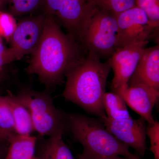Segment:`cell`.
Masks as SVG:
<instances>
[{
  "label": "cell",
  "instance_id": "obj_1",
  "mask_svg": "<svg viewBox=\"0 0 159 159\" xmlns=\"http://www.w3.org/2000/svg\"><path fill=\"white\" fill-rule=\"evenodd\" d=\"M45 13L42 36L26 71L37 75L41 82L51 87L62 82L67 71L83 56L84 49L63 32L56 18Z\"/></svg>",
  "mask_w": 159,
  "mask_h": 159
},
{
  "label": "cell",
  "instance_id": "obj_2",
  "mask_svg": "<svg viewBox=\"0 0 159 159\" xmlns=\"http://www.w3.org/2000/svg\"><path fill=\"white\" fill-rule=\"evenodd\" d=\"M111 69L108 62H102L97 54L88 52L67 71L62 96L102 120L107 116L102 99Z\"/></svg>",
  "mask_w": 159,
  "mask_h": 159
},
{
  "label": "cell",
  "instance_id": "obj_3",
  "mask_svg": "<svg viewBox=\"0 0 159 159\" xmlns=\"http://www.w3.org/2000/svg\"><path fill=\"white\" fill-rule=\"evenodd\" d=\"M66 122L73 140L83 148L80 155L88 157L122 156L141 159L133 154L129 147L111 133L101 120L82 115L67 116Z\"/></svg>",
  "mask_w": 159,
  "mask_h": 159
},
{
  "label": "cell",
  "instance_id": "obj_4",
  "mask_svg": "<svg viewBox=\"0 0 159 159\" xmlns=\"http://www.w3.org/2000/svg\"><path fill=\"white\" fill-rule=\"evenodd\" d=\"M80 44L100 58L110 57L119 48L116 16L90 1L81 30Z\"/></svg>",
  "mask_w": 159,
  "mask_h": 159
},
{
  "label": "cell",
  "instance_id": "obj_5",
  "mask_svg": "<svg viewBox=\"0 0 159 159\" xmlns=\"http://www.w3.org/2000/svg\"><path fill=\"white\" fill-rule=\"evenodd\" d=\"M16 97L28 109L34 130L40 135L51 137L65 128L67 116L55 107L47 92L26 89Z\"/></svg>",
  "mask_w": 159,
  "mask_h": 159
},
{
  "label": "cell",
  "instance_id": "obj_6",
  "mask_svg": "<svg viewBox=\"0 0 159 159\" xmlns=\"http://www.w3.org/2000/svg\"><path fill=\"white\" fill-rule=\"evenodd\" d=\"M119 47L148 42L159 29L136 6L117 15Z\"/></svg>",
  "mask_w": 159,
  "mask_h": 159
},
{
  "label": "cell",
  "instance_id": "obj_7",
  "mask_svg": "<svg viewBox=\"0 0 159 159\" xmlns=\"http://www.w3.org/2000/svg\"><path fill=\"white\" fill-rule=\"evenodd\" d=\"M148 42L119 47L111 55L108 63L114 74L111 84L113 92L119 94L127 88L129 80L136 68Z\"/></svg>",
  "mask_w": 159,
  "mask_h": 159
},
{
  "label": "cell",
  "instance_id": "obj_8",
  "mask_svg": "<svg viewBox=\"0 0 159 159\" xmlns=\"http://www.w3.org/2000/svg\"><path fill=\"white\" fill-rule=\"evenodd\" d=\"M87 10V3L81 0H44V11L60 21L69 36L80 45Z\"/></svg>",
  "mask_w": 159,
  "mask_h": 159
},
{
  "label": "cell",
  "instance_id": "obj_9",
  "mask_svg": "<svg viewBox=\"0 0 159 159\" xmlns=\"http://www.w3.org/2000/svg\"><path fill=\"white\" fill-rule=\"evenodd\" d=\"M101 121L119 141L133 148L141 157L144 156L147 148L146 126V121L143 118L113 119L106 116Z\"/></svg>",
  "mask_w": 159,
  "mask_h": 159
},
{
  "label": "cell",
  "instance_id": "obj_10",
  "mask_svg": "<svg viewBox=\"0 0 159 159\" xmlns=\"http://www.w3.org/2000/svg\"><path fill=\"white\" fill-rule=\"evenodd\" d=\"M46 14L22 20L10 38V48L19 59L26 54H32L39 43L43 31Z\"/></svg>",
  "mask_w": 159,
  "mask_h": 159
},
{
  "label": "cell",
  "instance_id": "obj_11",
  "mask_svg": "<svg viewBox=\"0 0 159 159\" xmlns=\"http://www.w3.org/2000/svg\"><path fill=\"white\" fill-rule=\"evenodd\" d=\"M119 95L148 124L155 123L152 111L158 100L159 91L142 84H136L128 86Z\"/></svg>",
  "mask_w": 159,
  "mask_h": 159
},
{
  "label": "cell",
  "instance_id": "obj_12",
  "mask_svg": "<svg viewBox=\"0 0 159 159\" xmlns=\"http://www.w3.org/2000/svg\"><path fill=\"white\" fill-rule=\"evenodd\" d=\"M142 84L159 91V46L145 48L128 86Z\"/></svg>",
  "mask_w": 159,
  "mask_h": 159
},
{
  "label": "cell",
  "instance_id": "obj_13",
  "mask_svg": "<svg viewBox=\"0 0 159 159\" xmlns=\"http://www.w3.org/2000/svg\"><path fill=\"white\" fill-rule=\"evenodd\" d=\"M37 138L13 134L8 140L9 147L5 159H32Z\"/></svg>",
  "mask_w": 159,
  "mask_h": 159
},
{
  "label": "cell",
  "instance_id": "obj_14",
  "mask_svg": "<svg viewBox=\"0 0 159 159\" xmlns=\"http://www.w3.org/2000/svg\"><path fill=\"white\" fill-rule=\"evenodd\" d=\"M6 97L14 118L16 133L23 135H30L34 129L31 115L28 109L11 93L9 92Z\"/></svg>",
  "mask_w": 159,
  "mask_h": 159
},
{
  "label": "cell",
  "instance_id": "obj_15",
  "mask_svg": "<svg viewBox=\"0 0 159 159\" xmlns=\"http://www.w3.org/2000/svg\"><path fill=\"white\" fill-rule=\"evenodd\" d=\"M65 128L52 136L46 142L43 149V159H75L62 139Z\"/></svg>",
  "mask_w": 159,
  "mask_h": 159
},
{
  "label": "cell",
  "instance_id": "obj_16",
  "mask_svg": "<svg viewBox=\"0 0 159 159\" xmlns=\"http://www.w3.org/2000/svg\"><path fill=\"white\" fill-rule=\"evenodd\" d=\"M102 104L107 116L113 119H122L131 118L126 103L120 95L116 93H105Z\"/></svg>",
  "mask_w": 159,
  "mask_h": 159
},
{
  "label": "cell",
  "instance_id": "obj_17",
  "mask_svg": "<svg viewBox=\"0 0 159 159\" xmlns=\"http://www.w3.org/2000/svg\"><path fill=\"white\" fill-rule=\"evenodd\" d=\"M10 14L20 16L44 10V0H9Z\"/></svg>",
  "mask_w": 159,
  "mask_h": 159
},
{
  "label": "cell",
  "instance_id": "obj_18",
  "mask_svg": "<svg viewBox=\"0 0 159 159\" xmlns=\"http://www.w3.org/2000/svg\"><path fill=\"white\" fill-rule=\"evenodd\" d=\"M0 129L9 135L16 134L14 118L6 96H0Z\"/></svg>",
  "mask_w": 159,
  "mask_h": 159
},
{
  "label": "cell",
  "instance_id": "obj_19",
  "mask_svg": "<svg viewBox=\"0 0 159 159\" xmlns=\"http://www.w3.org/2000/svg\"><path fill=\"white\" fill-rule=\"evenodd\" d=\"M101 9L116 16L135 6V0H89Z\"/></svg>",
  "mask_w": 159,
  "mask_h": 159
},
{
  "label": "cell",
  "instance_id": "obj_20",
  "mask_svg": "<svg viewBox=\"0 0 159 159\" xmlns=\"http://www.w3.org/2000/svg\"><path fill=\"white\" fill-rule=\"evenodd\" d=\"M135 3L152 22L159 26V0H135Z\"/></svg>",
  "mask_w": 159,
  "mask_h": 159
},
{
  "label": "cell",
  "instance_id": "obj_21",
  "mask_svg": "<svg viewBox=\"0 0 159 159\" xmlns=\"http://www.w3.org/2000/svg\"><path fill=\"white\" fill-rule=\"evenodd\" d=\"M17 24L13 15L0 10V37L9 40Z\"/></svg>",
  "mask_w": 159,
  "mask_h": 159
},
{
  "label": "cell",
  "instance_id": "obj_22",
  "mask_svg": "<svg viewBox=\"0 0 159 159\" xmlns=\"http://www.w3.org/2000/svg\"><path fill=\"white\" fill-rule=\"evenodd\" d=\"M146 135L150 139V150L154 158L159 159V123L158 121L152 125L148 124L146 128Z\"/></svg>",
  "mask_w": 159,
  "mask_h": 159
},
{
  "label": "cell",
  "instance_id": "obj_23",
  "mask_svg": "<svg viewBox=\"0 0 159 159\" xmlns=\"http://www.w3.org/2000/svg\"><path fill=\"white\" fill-rule=\"evenodd\" d=\"M16 59L13 51L3 45L0 39V82L4 78V68L8 64Z\"/></svg>",
  "mask_w": 159,
  "mask_h": 159
},
{
  "label": "cell",
  "instance_id": "obj_24",
  "mask_svg": "<svg viewBox=\"0 0 159 159\" xmlns=\"http://www.w3.org/2000/svg\"><path fill=\"white\" fill-rule=\"evenodd\" d=\"M9 142L0 139V159H5L8 152Z\"/></svg>",
  "mask_w": 159,
  "mask_h": 159
},
{
  "label": "cell",
  "instance_id": "obj_25",
  "mask_svg": "<svg viewBox=\"0 0 159 159\" xmlns=\"http://www.w3.org/2000/svg\"><path fill=\"white\" fill-rule=\"evenodd\" d=\"M78 159H130L125 157H121V156H113L110 157H88L80 155L79 154L77 155Z\"/></svg>",
  "mask_w": 159,
  "mask_h": 159
},
{
  "label": "cell",
  "instance_id": "obj_26",
  "mask_svg": "<svg viewBox=\"0 0 159 159\" xmlns=\"http://www.w3.org/2000/svg\"><path fill=\"white\" fill-rule=\"evenodd\" d=\"M11 134H6V133L3 131L2 129H0V139H2V140H5V141H7L8 142L9 138Z\"/></svg>",
  "mask_w": 159,
  "mask_h": 159
},
{
  "label": "cell",
  "instance_id": "obj_27",
  "mask_svg": "<svg viewBox=\"0 0 159 159\" xmlns=\"http://www.w3.org/2000/svg\"><path fill=\"white\" fill-rule=\"evenodd\" d=\"M9 0H0V10H2V9L9 4Z\"/></svg>",
  "mask_w": 159,
  "mask_h": 159
},
{
  "label": "cell",
  "instance_id": "obj_28",
  "mask_svg": "<svg viewBox=\"0 0 159 159\" xmlns=\"http://www.w3.org/2000/svg\"><path fill=\"white\" fill-rule=\"evenodd\" d=\"M81 1L84 3H87L88 2L89 0H81Z\"/></svg>",
  "mask_w": 159,
  "mask_h": 159
},
{
  "label": "cell",
  "instance_id": "obj_29",
  "mask_svg": "<svg viewBox=\"0 0 159 159\" xmlns=\"http://www.w3.org/2000/svg\"><path fill=\"white\" fill-rule=\"evenodd\" d=\"M32 159H43V158H37L33 157V158Z\"/></svg>",
  "mask_w": 159,
  "mask_h": 159
}]
</instances>
